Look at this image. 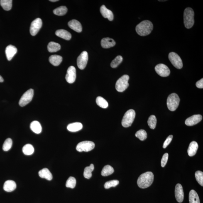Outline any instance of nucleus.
Listing matches in <instances>:
<instances>
[{
	"instance_id": "obj_41",
	"label": "nucleus",
	"mask_w": 203,
	"mask_h": 203,
	"mask_svg": "<svg viewBox=\"0 0 203 203\" xmlns=\"http://www.w3.org/2000/svg\"><path fill=\"white\" fill-rule=\"evenodd\" d=\"M195 177L197 182L201 186H203V173L201 171H197L195 174Z\"/></svg>"
},
{
	"instance_id": "obj_14",
	"label": "nucleus",
	"mask_w": 203,
	"mask_h": 203,
	"mask_svg": "<svg viewBox=\"0 0 203 203\" xmlns=\"http://www.w3.org/2000/svg\"><path fill=\"white\" fill-rule=\"evenodd\" d=\"M202 119L201 115H194L185 120V124L188 126H193L198 123Z\"/></svg>"
},
{
	"instance_id": "obj_17",
	"label": "nucleus",
	"mask_w": 203,
	"mask_h": 203,
	"mask_svg": "<svg viewBox=\"0 0 203 203\" xmlns=\"http://www.w3.org/2000/svg\"><path fill=\"white\" fill-rule=\"evenodd\" d=\"M71 29L78 33H81L82 31V26L80 22L76 20H72L68 23Z\"/></svg>"
},
{
	"instance_id": "obj_13",
	"label": "nucleus",
	"mask_w": 203,
	"mask_h": 203,
	"mask_svg": "<svg viewBox=\"0 0 203 203\" xmlns=\"http://www.w3.org/2000/svg\"><path fill=\"white\" fill-rule=\"evenodd\" d=\"M76 79V70L73 66L69 67L67 70L66 75V80L69 84L73 83L75 82Z\"/></svg>"
},
{
	"instance_id": "obj_42",
	"label": "nucleus",
	"mask_w": 203,
	"mask_h": 203,
	"mask_svg": "<svg viewBox=\"0 0 203 203\" xmlns=\"http://www.w3.org/2000/svg\"><path fill=\"white\" fill-rule=\"evenodd\" d=\"M169 157V154L168 153H165L164 154L161 161V165L162 167H165L166 165L167 161H168Z\"/></svg>"
},
{
	"instance_id": "obj_40",
	"label": "nucleus",
	"mask_w": 203,
	"mask_h": 203,
	"mask_svg": "<svg viewBox=\"0 0 203 203\" xmlns=\"http://www.w3.org/2000/svg\"><path fill=\"white\" fill-rule=\"evenodd\" d=\"M119 183V181L117 180H113L106 182L104 185V187L106 189H109L112 187H115Z\"/></svg>"
},
{
	"instance_id": "obj_15",
	"label": "nucleus",
	"mask_w": 203,
	"mask_h": 203,
	"mask_svg": "<svg viewBox=\"0 0 203 203\" xmlns=\"http://www.w3.org/2000/svg\"><path fill=\"white\" fill-rule=\"evenodd\" d=\"M175 196L177 202L179 203L183 202L184 198V193L183 189L181 184H177L176 186Z\"/></svg>"
},
{
	"instance_id": "obj_30",
	"label": "nucleus",
	"mask_w": 203,
	"mask_h": 203,
	"mask_svg": "<svg viewBox=\"0 0 203 203\" xmlns=\"http://www.w3.org/2000/svg\"><path fill=\"white\" fill-rule=\"evenodd\" d=\"M12 0H1L0 4L3 9L6 11H9L12 6Z\"/></svg>"
},
{
	"instance_id": "obj_10",
	"label": "nucleus",
	"mask_w": 203,
	"mask_h": 203,
	"mask_svg": "<svg viewBox=\"0 0 203 203\" xmlns=\"http://www.w3.org/2000/svg\"><path fill=\"white\" fill-rule=\"evenodd\" d=\"M42 26V20L37 18L32 22L30 25V33L32 36H35L38 33Z\"/></svg>"
},
{
	"instance_id": "obj_24",
	"label": "nucleus",
	"mask_w": 203,
	"mask_h": 203,
	"mask_svg": "<svg viewBox=\"0 0 203 203\" xmlns=\"http://www.w3.org/2000/svg\"><path fill=\"white\" fill-rule=\"evenodd\" d=\"M83 125L80 122H74L70 123L67 126V130L69 131L76 132L80 131L82 129Z\"/></svg>"
},
{
	"instance_id": "obj_28",
	"label": "nucleus",
	"mask_w": 203,
	"mask_h": 203,
	"mask_svg": "<svg viewBox=\"0 0 203 203\" xmlns=\"http://www.w3.org/2000/svg\"><path fill=\"white\" fill-rule=\"evenodd\" d=\"M47 50L50 53L57 52L60 50L61 46L60 44L55 42H51L47 45Z\"/></svg>"
},
{
	"instance_id": "obj_39",
	"label": "nucleus",
	"mask_w": 203,
	"mask_h": 203,
	"mask_svg": "<svg viewBox=\"0 0 203 203\" xmlns=\"http://www.w3.org/2000/svg\"><path fill=\"white\" fill-rule=\"evenodd\" d=\"M76 179L74 177H70L67 179L66 183V187L68 188H70L71 189H74L76 185Z\"/></svg>"
},
{
	"instance_id": "obj_34",
	"label": "nucleus",
	"mask_w": 203,
	"mask_h": 203,
	"mask_svg": "<svg viewBox=\"0 0 203 203\" xmlns=\"http://www.w3.org/2000/svg\"><path fill=\"white\" fill-rule=\"evenodd\" d=\"M96 102L98 105L101 108H106L108 107V104L107 101L101 96H99L96 98Z\"/></svg>"
},
{
	"instance_id": "obj_22",
	"label": "nucleus",
	"mask_w": 203,
	"mask_h": 203,
	"mask_svg": "<svg viewBox=\"0 0 203 203\" xmlns=\"http://www.w3.org/2000/svg\"><path fill=\"white\" fill-rule=\"evenodd\" d=\"M198 147V145L197 142L195 141L191 142L187 150L189 156L193 157L196 155Z\"/></svg>"
},
{
	"instance_id": "obj_4",
	"label": "nucleus",
	"mask_w": 203,
	"mask_h": 203,
	"mask_svg": "<svg viewBox=\"0 0 203 203\" xmlns=\"http://www.w3.org/2000/svg\"><path fill=\"white\" fill-rule=\"evenodd\" d=\"M180 99L178 95L175 93L169 95L167 98V104L169 110L173 111L177 109L180 102Z\"/></svg>"
},
{
	"instance_id": "obj_5",
	"label": "nucleus",
	"mask_w": 203,
	"mask_h": 203,
	"mask_svg": "<svg viewBox=\"0 0 203 203\" xmlns=\"http://www.w3.org/2000/svg\"><path fill=\"white\" fill-rule=\"evenodd\" d=\"M135 112L134 110H129L123 116L121 121V124L125 128H128L131 126L134 121L135 117Z\"/></svg>"
},
{
	"instance_id": "obj_18",
	"label": "nucleus",
	"mask_w": 203,
	"mask_h": 203,
	"mask_svg": "<svg viewBox=\"0 0 203 203\" xmlns=\"http://www.w3.org/2000/svg\"><path fill=\"white\" fill-rule=\"evenodd\" d=\"M100 12L101 14L105 18H107L109 21H112L114 18V15L111 10H108L104 5L101 6Z\"/></svg>"
},
{
	"instance_id": "obj_27",
	"label": "nucleus",
	"mask_w": 203,
	"mask_h": 203,
	"mask_svg": "<svg viewBox=\"0 0 203 203\" xmlns=\"http://www.w3.org/2000/svg\"><path fill=\"white\" fill-rule=\"evenodd\" d=\"M189 203H200L198 195L195 190L192 189L189 194Z\"/></svg>"
},
{
	"instance_id": "obj_35",
	"label": "nucleus",
	"mask_w": 203,
	"mask_h": 203,
	"mask_svg": "<svg viewBox=\"0 0 203 203\" xmlns=\"http://www.w3.org/2000/svg\"><path fill=\"white\" fill-rule=\"evenodd\" d=\"M157 123V118L154 115H151L148 118V123L149 126L151 129H155Z\"/></svg>"
},
{
	"instance_id": "obj_7",
	"label": "nucleus",
	"mask_w": 203,
	"mask_h": 203,
	"mask_svg": "<svg viewBox=\"0 0 203 203\" xmlns=\"http://www.w3.org/2000/svg\"><path fill=\"white\" fill-rule=\"evenodd\" d=\"M95 144L92 141H85L80 142L78 144L76 147V149L79 152H89L94 148Z\"/></svg>"
},
{
	"instance_id": "obj_44",
	"label": "nucleus",
	"mask_w": 203,
	"mask_h": 203,
	"mask_svg": "<svg viewBox=\"0 0 203 203\" xmlns=\"http://www.w3.org/2000/svg\"><path fill=\"white\" fill-rule=\"evenodd\" d=\"M196 86L199 89H203V79H201L200 80L198 81L196 83Z\"/></svg>"
},
{
	"instance_id": "obj_6",
	"label": "nucleus",
	"mask_w": 203,
	"mask_h": 203,
	"mask_svg": "<svg viewBox=\"0 0 203 203\" xmlns=\"http://www.w3.org/2000/svg\"><path fill=\"white\" fill-rule=\"evenodd\" d=\"M129 79V76L126 74H125L120 78L116 83V90L119 92H122L126 90L129 86V84L128 83Z\"/></svg>"
},
{
	"instance_id": "obj_25",
	"label": "nucleus",
	"mask_w": 203,
	"mask_h": 203,
	"mask_svg": "<svg viewBox=\"0 0 203 203\" xmlns=\"http://www.w3.org/2000/svg\"><path fill=\"white\" fill-rule=\"evenodd\" d=\"M62 60V58L60 55H52L49 58V61L50 63L55 66L60 65Z\"/></svg>"
},
{
	"instance_id": "obj_32",
	"label": "nucleus",
	"mask_w": 203,
	"mask_h": 203,
	"mask_svg": "<svg viewBox=\"0 0 203 203\" xmlns=\"http://www.w3.org/2000/svg\"><path fill=\"white\" fill-rule=\"evenodd\" d=\"M67 10V8L66 6H61L54 10L53 13L57 16H64L66 14Z\"/></svg>"
},
{
	"instance_id": "obj_36",
	"label": "nucleus",
	"mask_w": 203,
	"mask_h": 203,
	"mask_svg": "<svg viewBox=\"0 0 203 203\" xmlns=\"http://www.w3.org/2000/svg\"><path fill=\"white\" fill-rule=\"evenodd\" d=\"M137 138L139 139L141 141H144L147 138V133L145 130L140 129L135 134Z\"/></svg>"
},
{
	"instance_id": "obj_47",
	"label": "nucleus",
	"mask_w": 203,
	"mask_h": 203,
	"mask_svg": "<svg viewBox=\"0 0 203 203\" xmlns=\"http://www.w3.org/2000/svg\"><path fill=\"white\" fill-rule=\"evenodd\" d=\"M160 1V2H161V1L163 2V1H165H165Z\"/></svg>"
},
{
	"instance_id": "obj_2",
	"label": "nucleus",
	"mask_w": 203,
	"mask_h": 203,
	"mask_svg": "<svg viewBox=\"0 0 203 203\" xmlns=\"http://www.w3.org/2000/svg\"><path fill=\"white\" fill-rule=\"evenodd\" d=\"M153 25L151 22L145 20L141 22L137 25L135 30L140 36H145L151 33L153 30Z\"/></svg>"
},
{
	"instance_id": "obj_37",
	"label": "nucleus",
	"mask_w": 203,
	"mask_h": 203,
	"mask_svg": "<svg viewBox=\"0 0 203 203\" xmlns=\"http://www.w3.org/2000/svg\"><path fill=\"white\" fill-rule=\"evenodd\" d=\"M13 141L11 139L8 138L6 139L4 142L3 145V150L5 151H7L10 149L12 146Z\"/></svg>"
},
{
	"instance_id": "obj_16",
	"label": "nucleus",
	"mask_w": 203,
	"mask_h": 203,
	"mask_svg": "<svg viewBox=\"0 0 203 203\" xmlns=\"http://www.w3.org/2000/svg\"><path fill=\"white\" fill-rule=\"evenodd\" d=\"M17 51L18 50L16 47L13 45H9L7 46L6 50V54L7 60L8 61L11 60L17 53Z\"/></svg>"
},
{
	"instance_id": "obj_9",
	"label": "nucleus",
	"mask_w": 203,
	"mask_h": 203,
	"mask_svg": "<svg viewBox=\"0 0 203 203\" xmlns=\"http://www.w3.org/2000/svg\"><path fill=\"white\" fill-rule=\"evenodd\" d=\"M169 59L172 65L176 68L180 69L182 68L183 63L181 59L177 54L171 52L169 54Z\"/></svg>"
},
{
	"instance_id": "obj_8",
	"label": "nucleus",
	"mask_w": 203,
	"mask_h": 203,
	"mask_svg": "<svg viewBox=\"0 0 203 203\" xmlns=\"http://www.w3.org/2000/svg\"><path fill=\"white\" fill-rule=\"evenodd\" d=\"M34 91L30 89L23 94L19 102L20 106L23 107L32 101L34 96Z\"/></svg>"
},
{
	"instance_id": "obj_43",
	"label": "nucleus",
	"mask_w": 203,
	"mask_h": 203,
	"mask_svg": "<svg viewBox=\"0 0 203 203\" xmlns=\"http://www.w3.org/2000/svg\"><path fill=\"white\" fill-rule=\"evenodd\" d=\"M173 137V136L172 135H170L169 136L167 137V138L166 139L163 144V148L165 149L166 148V147L168 146L169 144H170L171 142L172 141Z\"/></svg>"
},
{
	"instance_id": "obj_19",
	"label": "nucleus",
	"mask_w": 203,
	"mask_h": 203,
	"mask_svg": "<svg viewBox=\"0 0 203 203\" xmlns=\"http://www.w3.org/2000/svg\"><path fill=\"white\" fill-rule=\"evenodd\" d=\"M116 45V42L112 38H103L101 41V45L103 48L105 49L110 48Z\"/></svg>"
},
{
	"instance_id": "obj_20",
	"label": "nucleus",
	"mask_w": 203,
	"mask_h": 203,
	"mask_svg": "<svg viewBox=\"0 0 203 203\" xmlns=\"http://www.w3.org/2000/svg\"><path fill=\"white\" fill-rule=\"evenodd\" d=\"M16 182L12 180H8L4 183L3 185V189L6 192H13L16 188Z\"/></svg>"
},
{
	"instance_id": "obj_46",
	"label": "nucleus",
	"mask_w": 203,
	"mask_h": 203,
	"mask_svg": "<svg viewBox=\"0 0 203 203\" xmlns=\"http://www.w3.org/2000/svg\"><path fill=\"white\" fill-rule=\"evenodd\" d=\"M50 2H57L58 1V0H50Z\"/></svg>"
},
{
	"instance_id": "obj_33",
	"label": "nucleus",
	"mask_w": 203,
	"mask_h": 203,
	"mask_svg": "<svg viewBox=\"0 0 203 203\" xmlns=\"http://www.w3.org/2000/svg\"><path fill=\"white\" fill-rule=\"evenodd\" d=\"M22 151L25 155H30L33 154L34 151V149L33 145L30 144H28L23 146Z\"/></svg>"
},
{
	"instance_id": "obj_11",
	"label": "nucleus",
	"mask_w": 203,
	"mask_h": 203,
	"mask_svg": "<svg viewBox=\"0 0 203 203\" xmlns=\"http://www.w3.org/2000/svg\"><path fill=\"white\" fill-rule=\"evenodd\" d=\"M155 70L157 73L161 77H168L170 73L169 67L164 64H160L157 65L155 67Z\"/></svg>"
},
{
	"instance_id": "obj_21",
	"label": "nucleus",
	"mask_w": 203,
	"mask_h": 203,
	"mask_svg": "<svg viewBox=\"0 0 203 203\" xmlns=\"http://www.w3.org/2000/svg\"><path fill=\"white\" fill-rule=\"evenodd\" d=\"M57 36L67 40H69L72 38V35L67 30H59L55 32Z\"/></svg>"
},
{
	"instance_id": "obj_1",
	"label": "nucleus",
	"mask_w": 203,
	"mask_h": 203,
	"mask_svg": "<svg viewBox=\"0 0 203 203\" xmlns=\"http://www.w3.org/2000/svg\"><path fill=\"white\" fill-rule=\"evenodd\" d=\"M154 175L152 172H148L142 174L138 179L137 185L141 189L147 188L151 185L153 181Z\"/></svg>"
},
{
	"instance_id": "obj_31",
	"label": "nucleus",
	"mask_w": 203,
	"mask_h": 203,
	"mask_svg": "<svg viewBox=\"0 0 203 203\" xmlns=\"http://www.w3.org/2000/svg\"><path fill=\"white\" fill-rule=\"evenodd\" d=\"M94 169V165L93 164L89 166L86 167L84 169V176L86 178L89 179L92 177V172Z\"/></svg>"
},
{
	"instance_id": "obj_29",
	"label": "nucleus",
	"mask_w": 203,
	"mask_h": 203,
	"mask_svg": "<svg viewBox=\"0 0 203 203\" xmlns=\"http://www.w3.org/2000/svg\"><path fill=\"white\" fill-rule=\"evenodd\" d=\"M114 172V169L111 165L105 166L101 172V175L103 177H106L111 175Z\"/></svg>"
},
{
	"instance_id": "obj_38",
	"label": "nucleus",
	"mask_w": 203,
	"mask_h": 203,
	"mask_svg": "<svg viewBox=\"0 0 203 203\" xmlns=\"http://www.w3.org/2000/svg\"><path fill=\"white\" fill-rule=\"evenodd\" d=\"M123 60V57L121 55L117 56L114 60L111 62V66L113 68H115L121 63Z\"/></svg>"
},
{
	"instance_id": "obj_3",
	"label": "nucleus",
	"mask_w": 203,
	"mask_h": 203,
	"mask_svg": "<svg viewBox=\"0 0 203 203\" xmlns=\"http://www.w3.org/2000/svg\"><path fill=\"white\" fill-rule=\"evenodd\" d=\"M184 23L186 28L190 29L194 25V12L192 8H187L184 13Z\"/></svg>"
},
{
	"instance_id": "obj_12",
	"label": "nucleus",
	"mask_w": 203,
	"mask_h": 203,
	"mask_svg": "<svg viewBox=\"0 0 203 203\" xmlns=\"http://www.w3.org/2000/svg\"><path fill=\"white\" fill-rule=\"evenodd\" d=\"M88 61V54L87 52L83 51L78 57L77 63L78 67L81 70L85 68Z\"/></svg>"
},
{
	"instance_id": "obj_23",
	"label": "nucleus",
	"mask_w": 203,
	"mask_h": 203,
	"mask_svg": "<svg viewBox=\"0 0 203 203\" xmlns=\"http://www.w3.org/2000/svg\"><path fill=\"white\" fill-rule=\"evenodd\" d=\"M39 176L41 178H45L49 181L51 180L53 176L48 169L45 168L40 170L38 172Z\"/></svg>"
},
{
	"instance_id": "obj_26",
	"label": "nucleus",
	"mask_w": 203,
	"mask_h": 203,
	"mask_svg": "<svg viewBox=\"0 0 203 203\" xmlns=\"http://www.w3.org/2000/svg\"><path fill=\"white\" fill-rule=\"evenodd\" d=\"M30 129L34 133L39 134L41 133L42 127L40 123L38 121H34L30 124Z\"/></svg>"
},
{
	"instance_id": "obj_45",
	"label": "nucleus",
	"mask_w": 203,
	"mask_h": 203,
	"mask_svg": "<svg viewBox=\"0 0 203 203\" xmlns=\"http://www.w3.org/2000/svg\"><path fill=\"white\" fill-rule=\"evenodd\" d=\"M3 81H4V80H3V78L0 75V82H3Z\"/></svg>"
}]
</instances>
